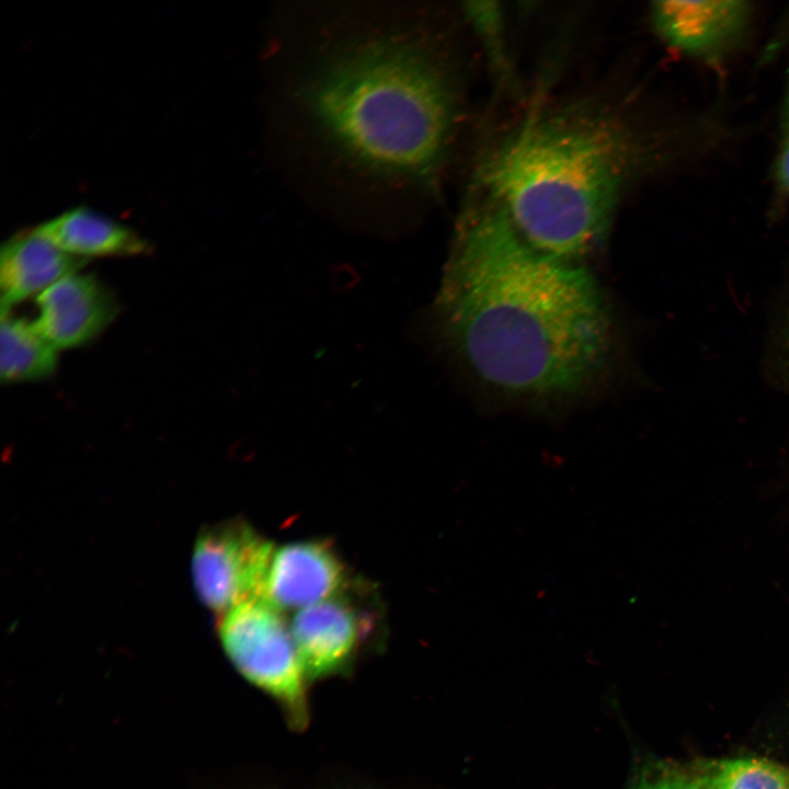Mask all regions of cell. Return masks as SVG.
<instances>
[{"label": "cell", "mask_w": 789, "mask_h": 789, "mask_svg": "<svg viewBox=\"0 0 789 789\" xmlns=\"http://www.w3.org/2000/svg\"><path fill=\"white\" fill-rule=\"evenodd\" d=\"M732 127L712 110L651 132L587 108L535 114L485 157L478 181L537 250L575 262L604 240L629 182L723 149Z\"/></svg>", "instance_id": "2"}, {"label": "cell", "mask_w": 789, "mask_h": 789, "mask_svg": "<svg viewBox=\"0 0 789 789\" xmlns=\"http://www.w3.org/2000/svg\"><path fill=\"white\" fill-rule=\"evenodd\" d=\"M434 309L448 347L508 396L576 398L613 359V317L594 275L534 248L490 202L459 220Z\"/></svg>", "instance_id": "1"}, {"label": "cell", "mask_w": 789, "mask_h": 789, "mask_svg": "<svg viewBox=\"0 0 789 789\" xmlns=\"http://www.w3.org/2000/svg\"><path fill=\"white\" fill-rule=\"evenodd\" d=\"M274 548L244 523L205 528L195 541L192 560L194 585L203 603L221 616L259 598Z\"/></svg>", "instance_id": "5"}, {"label": "cell", "mask_w": 789, "mask_h": 789, "mask_svg": "<svg viewBox=\"0 0 789 789\" xmlns=\"http://www.w3.org/2000/svg\"><path fill=\"white\" fill-rule=\"evenodd\" d=\"M1 381L23 382L41 380L57 368L56 350L33 322L1 310Z\"/></svg>", "instance_id": "12"}, {"label": "cell", "mask_w": 789, "mask_h": 789, "mask_svg": "<svg viewBox=\"0 0 789 789\" xmlns=\"http://www.w3.org/2000/svg\"><path fill=\"white\" fill-rule=\"evenodd\" d=\"M781 361L784 371L789 378V312L781 335Z\"/></svg>", "instance_id": "16"}, {"label": "cell", "mask_w": 789, "mask_h": 789, "mask_svg": "<svg viewBox=\"0 0 789 789\" xmlns=\"http://www.w3.org/2000/svg\"><path fill=\"white\" fill-rule=\"evenodd\" d=\"M366 622L339 594L299 609L289 629L306 678L335 674L354 656Z\"/></svg>", "instance_id": "9"}, {"label": "cell", "mask_w": 789, "mask_h": 789, "mask_svg": "<svg viewBox=\"0 0 789 789\" xmlns=\"http://www.w3.org/2000/svg\"><path fill=\"white\" fill-rule=\"evenodd\" d=\"M344 569L330 546L299 541L274 548L260 597L279 611L301 609L340 594Z\"/></svg>", "instance_id": "8"}, {"label": "cell", "mask_w": 789, "mask_h": 789, "mask_svg": "<svg viewBox=\"0 0 789 789\" xmlns=\"http://www.w3.org/2000/svg\"><path fill=\"white\" fill-rule=\"evenodd\" d=\"M39 333L56 348L81 346L101 333L117 313L113 293L92 274L73 272L36 297Z\"/></svg>", "instance_id": "7"}, {"label": "cell", "mask_w": 789, "mask_h": 789, "mask_svg": "<svg viewBox=\"0 0 789 789\" xmlns=\"http://www.w3.org/2000/svg\"><path fill=\"white\" fill-rule=\"evenodd\" d=\"M771 213L780 215L789 204V69L781 95L777 145L770 173Z\"/></svg>", "instance_id": "14"}, {"label": "cell", "mask_w": 789, "mask_h": 789, "mask_svg": "<svg viewBox=\"0 0 789 789\" xmlns=\"http://www.w3.org/2000/svg\"><path fill=\"white\" fill-rule=\"evenodd\" d=\"M751 1H656L650 9L656 34L672 48L713 69L747 44L756 20Z\"/></svg>", "instance_id": "6"}, {"label": "cell", "mask_w": 789, "mask_h": 789, "mask_svg": "<svg viewBox=\"0 0 789 789\" xmlns=\"http://www.w3.org/2000/svg\"><path fill=\"white\" fill-rule=\"evenodd\" d=\"M85 263L87 259L65 252L35 228L16 233L0 252L1 310L36 297Z\"/></svg>", "instance_id": "10"}, {"label": "cell", "mask_w": 789, "mask_h": 789, "mask_svg": "<svg viewBox=\"0 0 789 789\" xmlns=\"http://www.w3.org/2000/svg\"><path fill=\"white\" fill-rule=\"evenodd\" d=\"M630 789H706L694 763L651 762L637 774Z\"/></svg>", "instance_id": "15"}, {"label": "cell", "mask_w": 789, "mask_h": 789, "mask_svg": "<svg viewBox=\"0 0 789 789\" xmlns=\"http://www.w3.org/2000/svg\"><path fill=\"white\" fill-rule=\"evenodd\" d=\"M706 789H789V765L763 757L694 762Z\"/></svg>", "instance_id": "13"}, {"label": "cell", "mask_w": 789, "mask_h": 789, "mask_svg": "<svg viewBox=\"0 0 789 789\" xmlns=\"http://www.w3.org/2000/svg\"><path fill=\"white\" fill-rule=\"evenodd\" d=\"M35 229L65 252L82 259L140 255L150 249L133 229L88 207L68 209Z\"/></svg>", "instance_id": "11"}, {"label": "cell", "mask_w": 789, "mask_h": 789, "mask_svg": "<svg viewBox=\"0 0 789 789\" xmlns=\"http://www.w3.org/2000/svg\"><path fill=\"white\" fill-rule=\"evenodd\" d=\"M300 99L342 155L376 175L409 182L435 175L457 114L446 61L412 31L340 46L309 75Z\"/></svg>", "instance_id": "3"}, {"label": "cell", "mask_w": 789, "mask_h": 789, "mask_svg": "<svg viewBox=\"0 0 789 789\" xmlns=\"http://www.w3.org/2000/svg\"><path fill=\"white\" fill-rule=\"evenodd\" d=\"M218 631L240 674L278 701L293 727H306L307 678L282 611L252 598L221 615Z\"/></svg>", "instance_id": "4"}]
</instances>
